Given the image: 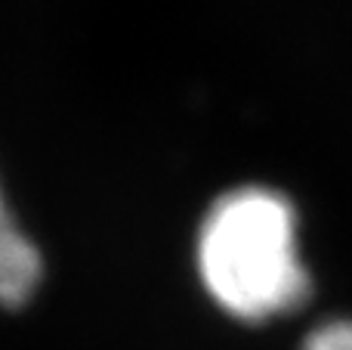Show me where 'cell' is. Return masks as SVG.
Listing matches in <instances>:
<instances>
[{
	"label": "cell",
	"mask_w": 352,
	"mask_h": 350,
	"mask_svg": "<svg viewBox=\"0 0 352 350\" xmlns=\"http://www.w3.org/2000/svg\"><path fill=\"white\" fill-rule=\"evenodd\" d=\"M198 276L213 304L241 322L303 307L312 279L300 254L294 205L266 186L219 196L198 229Z\"/></svg>",
	"instance_id": "obj_1"
},
{
	"label": "cell",
	"mask_w": 352,
	"mask_h": 350,
	"mask_svg": "<svg viewBox=\"0 0 352 350\" xmlns=\"http://www.w3.org/2000/svg\"><path fill=\"white\" fill-rule=\"evenodd\" d=\"M43 276V260L28 239L0 186V307H22L31 301Z\"/></svg>",
	"instance_id": "obj_2"
},
{
	"label": "cell",
	"mask_w": 352,
	"mask_h": 350,
	"mask_svg": "<svg viewBox=\"0 0 352 350\" xmlns=\"http://www.w3.org/2000/svg\"><path fill=\"white\" fill-rule=\"evenodd\" d=\"M300 350H352V320H331L312 329Z\"/></svg>",
	"instance_id": "obj_3"
}]
</instances>
